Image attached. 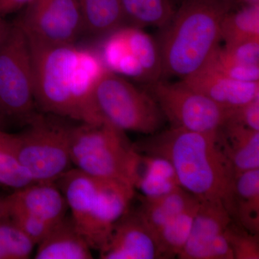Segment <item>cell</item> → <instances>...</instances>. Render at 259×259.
I'll return each mask as SVG.
<instances>
[{
	"label": "cell",
	"instance_id": "cell-1",
	"mask_svg": "<svg viewBox=\"0 0 259 259\" xmlns=\"http://www.w3.org/2000/svg\"><path fill=\"white\" fill-rule=\"evenodd\" d=\"M28 41L36 106L45 113L81 123H103L95 103L97 83L107 69L100 56L75 44Z\"/></svg>",
	"mask_w": 259,
	"mask_h": 259
},
{
	"label": "cell",
	"instance_id": "cell-2",
	"mask_svg": "<svg viewBox=\"0 0 259 259\" xmlns=\"http://www.w3.org/2000/svg\"><path fill=\"white\" fill-rule=\"evenodd\" d=\"M218 132L203 134L171 127L151 135L134 147L140 153L169 162L180 187L199 200L223 202L235 175Z\"/></svg>",
	"mask_w": 259,
	"mask_h": 259
},
{
	"label": "cell",
	"instance_id": "cell-3",
	"mask_svg": "<svg viewBox=\"0 0 259 259\" xmlns=\"http://www.w3.org/2000/svg\"><path fill=\"white\" fill-rule=\"evenodd\" d=\"M238 0H183L158 42L162 76L180 79L199 71L220 47L225 17Z\"/></svg>",
	"mask_w": 259,
	"mask_h": 259
},
{
	"label": "cell",
	"instance_id": "cell-4",
	"mask_svg": "<svg viewBox=\"0 0 259 259\" xmlns=\"http://www.w3.org/2000/svg\"><path fill=\"white\" fill-rule=\"evenodd\" d=\"M57 182L75 228L92 249L100 251L115 223L128 210L135 189L117 181L90 176L76 168Z\"/></svg>",
	"mask_w": 259,
	"mask_h": 259
},
{
	"label": "cell",
	"instance_id": "cell-5",
	"mask_svg": "<svg viewBox=\"0 0 259 259\" xmlns=\"http://www.w3.org/2000/svg\"><path fill=\"white\" fill-rule=\"evenodd\" d=\"M70 154L73 164L83 173L134 188L141 153L129 142L125 132L115 126L107 122L74 126Z\"/></svg>",
	"mask_w": 259,
	"mask_h": 259
},
{
	"label": "cell",
	"instance_id": "cell-6",
	"mask_svg": "<svg viewBox=\"0 0 259 259\" xmlns=\"http://www.w3.org/2000/svg\"><path fill=\"white\" fill-rule=\"evenodd\" d=\"M36 114L28 128L13 134V146L22 166L34 182H56L71 169L72 126Z\"/></svg>",
	"mask_w": 259,
	"mask_h": 259
},
{
	"label": "cell",
	"instance_id": "cell-7",
	"mask_svg": "<svg viewBox=\"0 0 259 259\" xmlns=\"http://www.w3.org/2000/svg\"><path fill=\"white\" fill-rule=\"evenodd\" d=\"M95 103L102 122L124 131L146 135L161 128L164 116L151 95L107 69L97 83Z\"/></svg>",
	"mask_w": 259,
	"mask_h": 259
},
{
	"label": "cell",
	"instance_id": "cell-8",
	"mask_svg": "<svg viewBox=\"0 0 259 259\" xmlns=\"http://www.w3.org/2000/svg\"><path fill=\"white\" fill-rule=\"evenodd\" d=\"M33 69L28 37L16 23L0 41V110L28 122L37 113Z\"/></svg>",
	"mask_w": 259,
	"mask_h": 259
},
{
	"label": "cell",
	"instance_id": "cell-9",
	"mask_svg": "<svg viewBox=\"0 0 259 259\" xmlns=\"http://www.w3.org/2000/svg\"><path fill=\"white\" fill-rule=\"evenodd\" d=\"M148 94L157 102L171 127L203 133H217L229 118L232 109L218 105L182 81H158L148 86Z\"/></svg>",
	"mask_w": 259,
	"mask_h": 259
},
{
	"label": "cell",
	"instance_id": "cell-10",
	"mask_svg": "<svg viewBox=\"0 0 259 259\" xmlns=\"http://www.w3.org/2000/svg\"><path fill=\"white\" fill-rule=\"evenodd\" d=\"M15 23L28 40L47 45L76 44L84 32L78 0H35Z\"/></svg>",
	"mask_w": 259,
	"mask_h": 259
},
{
	"label": "cell",
	"instance_id": "cell-11",
	"mask_svg": "<svg viewBox=\"0 0 259 259\" xmlns=\"http://www.w3.org/2000/svg\"><path fill=\"white\" fill-rule=\"evenodd\" d=\"M100 253L102 259L161 258L154 233L129 209L115 223Z\"/></svg>",
	"mask_w": 259,
	"mask_h": 259
},
{
	"label": "cell",
	"instance_id": "cell-12",
	"mask_svg": "<svg viewBox=\"0 0 259 259\" xmlns=\"http://www.w3.org/2000/svg\"><path fill=\"white\" fill-rule=\"evenodd\" d=\"M7 207L19 209L54 225L64 219L69 209L55 182H34L5 198Z\"/></svg>",
	"mask_w": 259,
	"mask_h": 259
},
{
	"label": "cell",
	"instance_id": "cell-13",
	"mask_svg": "<svg viewBox=\"0 0 259 259\" xmlns=\"http://www.w3.org/2000/svg\"><path fill=\"white\" fill-rule=\"evenodd\" d=\"M180 81L227 109L236 108L259 97V81H238L205 69Z\"/></svg>",
	"mask_w": 259,
	"mask_h": 259
},
{
	"label": "cell",
	"instance_id": "cell-14",
	"mask_svg": "<svg viewBox=\"0 0 259 259\" xmlns=\"http://www.w3.org/2000/svg\"><path fill=\"white\" fill-rule=\"evenodd\" d=\"M232 221L221 199L199 200L190 236L177 258L205 259L209 245Z\"/></svg>",
	"mask_w": 259,
	"mask_h": 259
},
{
	"label": "cell",
	"instance_id": "cell-15",
	"mask_svg": "<svg viewBox=\"0 0 259 259\" xmlns=\"http://www.w3.org/2000/svg\"><path fill=\"white\" fill-rule=\"evenodd\" d=\"M223 203L233 222L258 234L259 168L235 177Z\"/></svg>",
	"mask_w": 259,
	"mask_h": 259
},
{
	"label": "cell",
	"instance_id": "cell-16",
	"mask_svg": "<svg viewBox=\"0 0 259 259\" xmlns=\"http://www.w3.org/2000/svg\"><path fill=\"white\" fill-rule=\"evenodd\" d=\"M218 135L235 177L259 168V131L227 120Z\"/></svg>",
	"mask_w": 259,
	"mask_h": 259
},
{
	"label": "cell",
	"instance_id": "cell-17",
	"mask_svg": "<svg viewBox=\"0 0 259 259\" xmlns=\"http://www.w3.org/2000/svg\"><path fill=\"white\" fill-rule=\"evenodd\" d=\"M36 259L93 258L88 242L75 228L72 219L65 217L51 228L37 244Z\"/></svg>",
	"mask_w": 259,
	"mask_h": 259
},
{
	"label": "cell",
	"instance_id": "cell-18",
	"mask_svg": "<svg viewBox=\"0 0 259 259\" xmlns=\"http://www.w3.org/2000/svg\"><path fill=\"white\" fill-rule=\"evenodd\" d=\"M198 200L197 197L180 187L161 197H144L136 213L145 226L156 236V233L165 225Z\"/></svg>",
	"mask_w": 259,
	"mask_h": 259
},
{
	"label": "cell",
	"instance_id": "cell-19",
	"mask_svg": "<svg viewBox=\"0 0 259 259\" xmlns=\"http://www.w3.org/2000/svg\"><path fill=\"white\" fill-rule=\"evenodd\" d=\"M176 173L165 158L141 153L134 188L144 197L156 198L180 188Z\"/></svg>",
	"mask_w": 259,
	"mask_h": 259
},
{
	"label": "cell",
	"instance_id": "cell-20",
	"mask_svg": "<svg viewBox=\"0 0 259 259\" xmlns=\"http://www.w3.org/2000/svg\"><path fill=\"white\" fill-rule=\"evenodd\" d=\"M84 32L107 36L127 23L120 0H78Z\"/></svg>",
	"mask_w": 259,
	"mask_h": 259
},
{
	"label": "cell",
	"instance_id": "cell-21",
	"mask_svg": "<svg viewBox=\"0 0 259 259\" xmlns=\"http://www.w3.org/2000/svg\"><path fill=\"white\" fill-rule=\"evenodd\" d=\"M120 30L130 51L141 65L146 81L151 83L159 80L162 66L158 42L137 27L123 25Z\"/></svg>",
	"mask_w": 259,
	"mask_h": 259
},
{
	"label": "cell",
	"instance_id": "cell-22",
	"mask_svg": "<svg viewBox=\"0 0 259 259\" xmlns=\"http://www.w3.org/2000/svg\"><path fill=\"white\" fill-rule=\"evenodd\" d=\"M127 23L139 28H163L175 13L170 0H120Z\"/></svg>",
	"mask_w": 259,
	"mask_h": 259
},
{
	"label": "cell",
	"instance_id": "cell-23",
	"mask_svg": "<svg viewBox=\"0 0 259 259\" xmlns=\"http://www.w3.org/2000/svg\"><path fill=\"white\" fill-rule=\"evenodd\" d=\"M199 199L156 233V240L161 258L177 257L190 236L194 216L197 213Z\"/></svg>",
	"mask_w": 259,
	"mask_h": 259
},
{
	"label": "cell",
	"instance_id": "cell-24",
	"mask_svg": "<svg viewBox=\"0 0 259 259\" xmlns=\"http://www.w3.org/2000/svg\"><path fill=\"white\" fill-rule=\"evenodd\" d=\"M259 38V5H244L231 10L221 27V40L225 45Z\"/></svg>",
	"mask_w": 259,
	"mask_h": 259
},
{
	"label": "cell",
	"instance_id": "cell-25",
	"mask_svg": "<svg viewBox=\"0 0 259 259\" xmlns=\"http://www.w3.org/2000/svg\"><path fill=\"white\" fill-rule=\"evenodd\" d=\"M32 183L31 177L22 166L15 152L13 134L0 127V184L18 190Z\"/></svg>",
	"mask_w": 259,
	"mask_h": 259
},
{
	"label": "cell",
	"instance_id": "cell-26",
	"mask_svg": "<svg viewBox=\"0 0 259 259\" xmlns=\"http://www.w3.org/2000/svg\"><path fill=\"white\" fill-rule=\"evenodd\" d=\"M35 245L10 218L0 222V259L29 258Z\"/></svg>",
	"mask_w": 259,
	"mask_h": 259
},
{
	"label": "cell",
	"instance_id": "cell-27",
	"mask_svg": "<svg viewBox=\"0 0 259 259\" xmlns=\"http://www.w3.org/2000/svg\"><path fill=\"white\" fill-rule=\"evenodd\" d=\"M226 235L234 259H258V234L250 233L233 221L226 230Z\"/></svg>",
	"mask_w": 259,
	"mask_h": 259
},
{
	"label": "cell",
	"instance_id": "cell-28",
	"mask_svg": "<svg viewBox=\"0 0 259 259\" xmlns=\"http://www.w3.org/2000/svg\"><path fill=\"white\" fill-rule=\"evenodd\" d=\"M214 55L222 60L244 65H259V38L219 47Z\"/></svg>",
	"mask_w": 259,
	"mask_h": 259
},
{
	"label": "cell",
	"instance_id": "cell-29",
	"mask_svg": "<svg viewBox=\"0 0 259 259\" xmlns=\"http://www.w3.org/2000/svg\"><path fill=\"white\" fill-rule=\"evenodd\" d=\"M202 69L209 70L238 81L247 82L259 81V65L235 64L222 60L214 54Z\"/></svg>",
	"mask_w": 259,
	"mask_h": 259
},
{
	"label": "cell",
	"instance_id": "cell-30",
	"mask_svg": "<svg viewBox=\"0 0 259 259\" xmlns=\"http://www.w3.org/2000/svg\"><path fill=\"white\" fill-rule=\"evenodd\" d=\"M10 218L35 245L38 244L49 234L52 227L40 218L19 209L8 208Z\"/></svg>",
	"mask_w": 259,
	"mask_h": 259
},
{
	"label": "cell",
	"instance_id": "cell-31",
	"mask_svg": "<svg viewBox=\"0 0 259 259\" xmlns=\"http://www.w3.org/2000/svg\"><path fill=\"white\" fill-rule=\"evenodd\" d=\"M228 120L259 131V97L231 110Z\"/></svg>",
	"mask_w": 259,
	"mask_h": 259
},
{
	"label": "cell",
	"instance_id": "cell-32",
	"mask_svg": "<svg viewBox=\"0 0 259 259\" xmlns=\"http://www.w3.org/2000/svg\"><path fill=\"white\" fill-rule=\"evenodd\" d=\"M205 259H234L233 250L226 235V231L218 236L209 245Z\"/></svg>",
	"mask_w": 259,
	"mask_h": 259
},
{
	"label": "cell",
	"instance_id": "cell-33",
	"mask_svg": "<svg viewBox=\"0 0 259 259\" xmlns=\"http://www.w3.org/2000/svg\"><path fill=\"white\" fill-rule=\"evenodd\" d=\"M35 0H0V17L4 18L19 10L25 9Z\"/></svg>",
	"mask_w": 259,
	"mask_h": 259
},
{
	"label": "cell",
	"instance_id": "cell-34",
	"mask_svg": "<svg viewBox=\"0 0 259 259\" xmlns=\"http://www.w3.org/2000/svg\"><path fill=\"white\" fill-rule=\"evenodd\" d=\"M6 218H8L6 203H5V198L0 197V222Z\"/></svg>",
	"mask_w": 259,
	"mask_h": 259
},
{
	"label": "cell",
	"instance_id": "cell-35",
	"mask_svg": "<svg viewBox=\"0 0 259 259\" xmlns=\"http://www.w3.org/2000/svg\"><path fill=\"white\" fill-rule=\"evenodd\" d=\"M10 25L6 23L3 18L0 17V41L4 37L5 34L9 29Z\"/></svg>",
	"mask_w": 259,
	"mask_h": 259
},
{
	"label": "cell",
	"instance_id": "cell-36",
	"mask_svg": "<svg viewBox=\"0 0 259 259\" xmlns=\"http://www.w3.org/2000/svg\"><path fill=\"white\" fill-rule=\"evenodd\" d=\"M244 5H259V0H241Z\"/></svg>",
	"mask_w": 259,
	"mask_h": 259
},
{
	"label": "cell",
	"instance_id": "cell-37",
	"mask_svg": "<svg viewBox=\"0 0 259 259\" xmlns=\"http://www.w3.org/2000/svg\"><path fill=\"white\" fill-rule=\"evenodd\" d=\"M4 117L5 116L3 115V112H2L1 110H0V125H1L2 122H3V117Z\"/></svg>",
	"mask_w": 259,
	"mask_h": 259
},
{
	"label": "cell",
	"instance_id": "cell-38",
	"mask_svg": "<svg viewBox=\"0 0 259 259\" xmlns=\"http://www.w3.org/2000/svg\"><path fill=\"white\" fill-rule=\"evenodd\" d=\"M180 1H182H182H183V0H180Z\"/></svg>",
	"mask_w": 259,
	"mask_h": 259
}]
</instances>
